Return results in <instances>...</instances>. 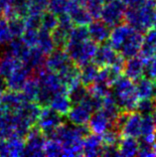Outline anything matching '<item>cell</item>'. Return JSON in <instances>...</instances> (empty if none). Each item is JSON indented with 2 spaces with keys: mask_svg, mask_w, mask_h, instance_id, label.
Returning <instances> with one entry per match:
<instances>
[{
  "mask_svg": "<svg viewBox=\"0 0 156 157\" xmlns=\"http://www.w3.org/2000/svg\"><path fill=\"white\" fill-rule=\"evenodd\" d=\"M0 58H1V56H0Z\"/></svg>",
  "mask_w": 156,
  "mask_h": 157,
  "instance_id": "57",
  "label": "cell"
},
{
  "mask_svg": "<svg viewBox=\"0 0 156 157\" xmlns=\"http://www.w3.org/2000/svg\"><path fill=\"white\" fill-rule=\"evenodd\" d=\"M152 147H153V151H154V154H155V156H156V142L153 144L152 145Z\"/></svg>",
  "mask_w": 156,
  "mask_h": 157,
  "instance_id": "53",
  "label": "cell"
},
{
  "mask_svg": "<svg viewBox=\"0 0 156 157\" xmlns=\"http://www.w3.org/2000/svg\"><path fill=\"white\" fill-rule=\"evenodd\" d=\"M35 47H37L39 50L42 51L46 56L54 50L55 45L54 42H53L51 32L44 28H39L38 36H37V43Z\"/></svg>",
  "mask_w": 156,
  "mask_h": 157,
  "instance_id": "27",
  "label": "cell"
},
{
  "mask_svg": "<svg viewBox=\"0 0 156 157\" xmlns=\"http://www.w3.org/2000/svg\"><path fill=\"white\" fill-rule=\"evenodd\" d=\"M118 54L117 51L110 46L109 43L106 44L101 43V46H97L96 54L93 57V64H96L98 68L108 67L114 63V61L117 59Z\"/></svg>",
  "mask_w": 156,
  "mask_h": 157,
  "instance_id": "14",
  "label": "cell"
},
{
  "mask_svg": "<svg viewBox=\"0 0 156 157\" xmlns=\"http://www.w3.org/2000/svg\"><path fill=\"white\" fill-rule=\"evenodd\" d=\"M88 31L89 39L97 44H101L108 40L110 27L101 20H94V21L92 20L88 25Z\"/></svg>",
  "mask_w": 156,
  "mask_h": 157,
  "instance_id": "19",
  "label": "cell"
},
{
  "mask_svg": "<svg viewBox=\"0 0 156 157\" xmlns=\"http://www.w3.org/2000/svg\"><path fill=\"white\" fill-rule=\"evenodd\" d=\"M35 75L36 78L38 80L40 88L47 90L54 96L60 93H67V86L63 84L57 73L52 72L46 67H44L35 73Z\"/></svg>",
  "mask_w": 156,
  "mask_h": 157,
  "instance_id": "7",
  "label": "cell"
},
{
  "mask_svg": "<svg viewBox=\"0 0 156 157\" xmlns=\"http://www.w3.org/2000/svg\"><path fill=\"white\" fill-rule=\"evenodd\" d=\"M25 101L20 92L6 90L0 94V110L6 113H16Z\"/></svg>",
  "mask_w": 156,
  "mask_h": 157,
  "instance_id": "11",
  "label": "cell"
},
{
  "mask_svg": "<svg viewBox=\"0 0 156 157\" xmlns=\"http://www.w3.org/2000/svg\"><path fill=\"white\" fill-rule=\"evenodd\" d=\"M31 75L32 73L21 63L9 76L5 78L7 90L20 92Z\"/></svg>",
  "mask_w": 156,
  "mask_h": 157,
  "instance_id": "13",
  "label": "cell"
},
{
  "mask_svg": "<svg viewBox=\"0 0 156 157\" xmlns=\"http://www.w3.org/2000/svg\"><path fill=\"white\" fill-rule=\"evenodd\" d=\"M7 24L11 34L14 38H20L26 29L24 18L21 17H16L15 16V17H11L9 19H7Z\"/></svg>",
  "mask_w": 156,
  "mask_h": 157,
  "instance_id": "37",
  "label": "cell"
},
{
  "mask_svg": "<svg viewBox=\"0 0 156 157\" xmlns=\"http://www.w3.org/2000/svg\"><path fill=\"white\" fill-rule=\"evenodd\" d=\"M87 124L75 125L72 123H61L50 138L62 144L63 156H79L83 154L84 138L89 133Z\"/></svg>",
  "mask_w": 156,
  "mask_h": 157,
  "instance_id": "1",
  "label": "cell"
},
{
  "mask_svg": "<svg viewBox=\"0 0 156 157\" xmlns=\"http://www.w3.org/2000/svg\"><path fill=\"white\" fill-rule=\"evenodd\" d=\"M110 86L112 88L110 90V94L116 101L120 109L129 113L133 111L138 101L133 81L129 80L125 76H120Z\"/></svg>",
  "mask_w": 156,
  "mask_h": 157,
  "instance_id": "3",
  "label": "cell"
},
{
  "mask_svg": "<svg viewBox=\"0 0 156 157\" xmlns=\"http://www.w3.org/2000/svg\"><path fill=\"white\" fill-rule=\"evenodd\" d=\"M29 1V13L42 14L47 10L50 0H28Z\"/></svg>",
  "mask_w": 156,
  "mask_h": 157,
  "instance_id": "45",
  "label": "cell"
},
{
  "mask_svg": "<svg viewBox=\"0 0 156 157\" xmlns=\"http://www.w3.org/2000/svg\"><path fill=\"white\" fill-rule=\"evenodd\" d=\"M58 24V16L52 13L51 11H44L41 14V28L52 31Z\"/></svg>",
  "mask_w": 156,
  "mask_h": 157,
  "instance_id": "40",
  "label": "cell"
},
{
  "mask_svg": "<svg viewBox=\"0 0 156 157\" xmlns=\"http://www.w3.org/2000/svg\"><path fill=\"white\" fill-rule=\"evenodd\" d=\"M37 36H38V30L34 29H25V31L20 38L29 48L35 47L37 43Z\"/></svg>",
  "mask_w": 156,
  "mask_h": 157,
  "instance_id": "46",
  "label": "cell"
},
{
  "mask_svg": "<svg viewBox=\"0 0 156 157\" xmlns=\"http://www.w3.org/2000/svg\"><path fill=\"white\" fill-rule=\"evenodd\" d=\"M29 51V47L22 41L21 38H13L6 45V52L22 62Z\"/></svg>",
  "mask_w": 156,
  "mask_h": 157,
  "instance_id": "28",
  "label": "cell"
},
{
  "mask_svg": "<svg viewBox=\"0 0 156 157\" xmlns=\"http://www.w3.org/2000/svg\"><path fill=\"white\" fill-rule=\"evenodd\" d=\"M108 1H110V0H105V2H108Z\"/></svg>",
  "mask_w": 156,
  "mask_h": 157,
  "instance_id": "56",
  "label": "cell"
},
{
  "mask_svg": "<svg viewBox=\"0 0 156 157\" xmlns=\"http://www.w3.org/2000/svg\"><path fill=\"white\" fill-rule=\"evenodd\" d=\"M49 106L64 117L71 109L72 104L67 96V93H60L52 98Z\"/></svg>",
  "mask_w": 156,
  "mask_h": 157,
  "instance_id": "31",
  "label": "cell"
},
{
  "mask_svg": "<svg viewBox=\"0 0 156 157\" xmlns=\"http://www.w3.org/2000/svg\"><path fill=\"white\" fill-rule=\"evenodd\" d=\"M137 155L141 157L155 156L152 145H149V144L144 143V142H139V150H138Z\"/></svg>",
  "mask_w": 156,
  "mask_h": 157,
  "instance_id": "49",
  "label": "cell"
},
{
  "mask_svg": "<svg viewBox=\"0 0 156 157\" xmlns=\"http://www.w3.org/2000/svg\"><path fill=\"white\" fill-rule=\"evenodd\" d=\"M135 86V92H136V96L139 98H154V85L153 80L150 78L141 77L138 78Z\"/></svg>",
  "mask_w": 156,
  "mask_h": 157,
  "instance_id": "26",
  "label": "cell"
},
{
  "mask_svg": "<svg viewBox=\"0 0 156 157\" xmlns=\"http://www.w3.org/2000/svg\"><path fill=\"white\" fill-rule=\"evenodd\" d=\"M98 73V67L93 63H89L80 67V82L86 86H92L94 82Z\"/></svg>",
  "mask_w": 156,
  "mask_h": 157,
  "instance_id": "30",
  "label": "cell"
},
{
  "mask_svg": "<svg viewBox=\"0 0 156 157\" xmlns=\"http://www.w3.org/2000/svg\"><path fill=\"white\" fill-rule=\"evenodd\" d=\"M124 20L139 33L156 28V4L151 0H145L136 7H129V9H125Z\"/></svg>",
  "mask_w": 156,
  "mask_h": 157,
  "instance_id": "2",
  "label": "cell"
},
{
  "mask_svg": "<svg viewBox=\"0 0 156 157\" xmlns=\"http://www.w3.org/2000/svg\"><path fill=\"white\" fill-rule=\"evenodd\" d=\"M125 5L120 0H110L102 5L100 17L109 27H114L124 20Z\"/></svg>",
  "mask_w": 156,
  "mask_h": 157,
  "instance_id": "6",
  "label": "cell"
},
{
  "mask_svg": "<svg viewBox=\"0 0 156 157\" xmlns=\"http://www.w3.org/2000/svg\"><path fill=\"white\" fill-rule=\"evenodd\" d=\"M76 2L74 0H50L47 9L57 16L68 14V12Z\"/></svg>",
  "mask_w": 156,
  "mask_h": 157,
  "instance_id": "36",
  "label": "cell"
},
{
  "mask_svg": "<svg viewBox=\"0 0 156 157\" xmlns=\"http://www.w3.org/2000/svg\"><path fill=\"white\" fill-rule=\"evenodd\" d=\"M145 72L150 78H156V56L145 63Z\"/></svg>",
  "mask_w": 156,
  "mask_h": 157,
  "instance_id": "48",
  "label": "cell"
},
{
  "mask_svg": "<svg viewBox=\"0 0 156 157\" xmlns=\"http://www.w3.org/2000/svg\"><path fill=\"white\" fill-rule=\"evenodd\" d=\"M88 127L92 133L101 135L104 132L112 128L113 122L101 109L93 111L88 122Z\"/></svg>",
  "mask_w": 156,
  "mask_h": 157,
  "instance_id": "12",
  "label": "cell"
},
{
  "mask_svg": "<svg viewBox=\"0 0 156 157\" xmlns=\"http://www.w3.org/2000/svg\"><path fill=\"white\" fill-rule=\"evenodd\" d=\"M39 82L36 78L30 76L26 81L25 85L23 86L22 90H20L22 97L26 101H35V98L39 90Z\"/></svg>",
  "mask_w": 156,
  "mask_h": 157,
  "instance_id": "34",
  "label": "cell"
},
{
  "mask_svg": "<svg viewBox=\"0 0 156 157\" xmlns=\"http://www.w3.org/2000/svg\"><path fill=\"white\" fill-rule=\"evenodd\" d=\"M120 139V133L114 128H109L101 134V140L104 145H116Z\"/></svg>",
  "mask_w": 156,
  "mask_h": 157,
  "instance_id": "41",
  "label": "cell"
},
{
  "mask_svg": "<svg viewBox=\"0 0 156 157\" xmlns=\"http://www.w3.org/2000/svg\"><path fill=\"white\" fill-rule=\"evenodd\" d=\"M2 16H3V11L1 8H0V18H2Z\"/></svg>",
  "mask_w": 156,
  "mask_h": 157,
  "instance_id": "54",
  "label": "cell"
},
{
  "mask_svg": "<svg viewBox=\"0 0 156 157\" xmlns=\"http://www.w3.org/2000/svg\"><path fill=\"white\" fill-rule=\"evenodd\" d=\"M7 90V86H6L5 78L0 75V94H1L4 90Z\"/></svg>",
  "mask_w": 156,
  "mask_h": 157,
  "instance_id": "51",
  "label": "cell"
},
{
  "mask_svg": "<svg viewBox=\"0 0 156 157\" xmlns=\"http://www.w3.org/2000/svg\"><path fill=\"white\" fill-rule=\"evenodd\" d=\"M151 1H152L153 3H155V4H156V0H151Z\"/></svg>",
  "mask_w": 156,
  "mask_h": 157,
  "instance_id": "55",
  "label": "cell"
},
{
  "mask_svg": "<svg viewBox=\"0 0 156 157\" xmlns=\"http://www.w3.org/2000/svg\"><path fill=\"white\" fill-rule=\"evenodd\" d=\"M71 64H73V62L64 48H55L46 56V61H45V67L57 74L62 72Z\"/></svg>",
  "mask_w": 156,
  "mask_h": 157,
  "instance_id": "9",
  "label": "cell"
},
{
  "mask_svg": "<svg viewBox=\"0 0 156 157\" xmlns=\"http://www.w3.org/2000/svg\"><path fill=\"white\" fill-rule=\"evenodd\" d=\"M135 31L134 29L129 26L128 24H118V25L114 26L112 31L109 33V45L112 46L114 50H118L122 46V44L125 42V40L131 35V33Z\"/></svg>",
  "mask_w": 156,
  "mask_h": 157,
  "instance_id": "18",
  "label": "cell"
},
{
  "mask_svg": "<svg viewBox=\"0 0 156 157\" xmlns=\"http://www.w3.org/2000/svg\"><path fill=\"white\" fill-rule=\"evenodd\" d=\"M139 150V141L130 136H124L117 143V151L120 156L132 157L136 156Z\"/></svg>",
  "mask_w": 156,
  "mask_h": 157,
  "instance_id": "25",
  "label": "cell"
},
{
  "mask_svg": "<svg viewBox=\"0 0 156 157\" xmlns=\"http://www.w3.org/2000/svg\"><path fill=\"white\" fill-rule=\"evenodd\" d=\"M29 1L28 0H10V3L3 10V17L9 19L11 17L25 18L29 14Z\"/></svg>",
  "mask_w": 156,
  "mask_h": 157,
  "instance_id": "22",
  "label": "cell"
},
{
  "mask_svg": "<svg viewBox=\"0 0 156 157\" xmlns=\"http://www.w3.org/2000/svg\"><path fill=\"white\" fill-rule=\"evenodd\" d=\"M69 17L71 18L74 25H85L88 26L93 19L89 10L84 5L75 3L68 12Z\"/></svg>",
  "mask_w": 156,
  "mask_h": 157,
  "instance_id": "23",
  "label": "cell"
},
{
  "mask_svg": "<svg viewBox=\"0 0 156 157\" xmlns=\"http://www.w3.org/2000/svg\"><path fill=\"white\" fill-rule=\"evenodd\" d=\"M45 61H46V55L37 47H31L21 63L32 74H35L45 67Z\"/></svg>",
  "mask_w": 156,
  "mask_h": 157,
  "instance_id": "17",
  "label": "cell"
},
{
  "mask_svg": "<svg viewBox=\"0 0 156 157\" xmlns=\"http://www.w3.org/2000/svg\"><path fill=\"white\" fill-rule=\"evenodd\" d=\"M151 117H152V118H153L154 124L156 127V98H155V101H154V109L152 111V113H151Z\"/></svg>",
  "mask_w": 156,
  "mask_h": 157,
  "instance_id": "52",
  "label": "cell"
},
{
  "mask_svg": "<svg viewBox=\"0 0 156 157\" xmlns=\"http://www.w3.org/2000/svg\"><path fill=\"white\" fill-rule=\"evenodd\" d=\"M141 121L142 115L139 113H129L126 121L120 128V133L122 136H130V137L138 138L141 135Z\"/></svg>",
  "mask_w": 156,
  "mask_h": 157,
  "instance_id": "16",
  "label": "cell"
},
{
  "mask_svg": "<svg viewBox=\"0 0 156 157\" xmlns=\"http://www.w3.org/2000/svg\"><path fill=\"white\" fill-rule=\"evenodd\" d=\"M102 143L101 135L96 133H89L84 138L83 141V154L88 157H96L102 154Z\"/></svg>",
  "mask_w": 156,
  "mask_h": 157,
  "instance_id": "21",
  "label": "cell"
},
{
  "mask_svg": "<svg viewBox=\"0 0 156 157\" xmlns=\"http://www.w3.org/2000/svg\"><path fill=\"white\" fill-rule=\"evenodd\" d=\"M145 72V62L141 58H137L136 56L127 59L124 62V73L126 78L131 81H137L138 78L143 77Z\"/></svg>",
  "mask_w": 156,
  "mask_h": 157,
  "instance_id": "20",
  "label": "cell"
},
{
  "mask_svg": "<svg viewBox=\"0 0 156 157\" xmlns=\"http://www.w3.org/2000/svg\"><path fill=\"white\" fill-rule=\"evenodd\" d=\"M89 94V88L82 84L81 82L69 86L67 90V96L72 105L80 104L88 97Z\"/></svg>",
  "mask_w": 156,
  "mask_h": 157,
  "instance_id": "29",
  "label": "cell"
},
{
  "mask_svg": "<svg viewBox=\"0 0 156 157\" xmlns=\"http://www.w3.org/2000/svg\"><path fill=\"white\" fill-rule=\"evenodd\" d=\"M63 153L62 144L53 138H47L44 146V155L46 156H61Z\"/></svg>",
  "mask_w": 156,
  "mask_h": 157,
  "instance_id": "39",
  "label": "cell"
},
{
  "mask_svg": "<svg viewBox=\"0 0 156 157\" xmlns=\"http://www.w3.org/2000/svg\"><path fill=\"white\" fill-rule=\"evenodd\" d=\"M61 123H63V115L51 109L50 106L41 107L38 119H37V127L43 132L46 138H50L53 132Z\"/></svg>",
  "mask_w": 156,
  "mask_h": 157,
  "instance_id": "5",
  "label": "cell"
},
{
  "mask_svg": "<svg viewBox=\"0 0 156 157\" xmlns=\"http://www.w3.org/2000/svg\"><path fill=\"white\" fill-rule=\"evenodd\" d=\"M93 111L86 102L83 101L80 104L72 105L71 109L66 114L70 123L75 125H84L88 124L91 118V115Z\"/></svg>",
  "mask_w": 156,
  "mask_h": 157,
  "instance_id": "10",
  "label": "cell"
},
{
  "mask_svg": "<svg viewBox=\"0 0 156 157\" xmlns=\"http://www.w3.org/2000/svg\"><path fill=\"white\" fill-rule=\"evenodd\" d=\"M89 39L88 27L85 25H75L69 34L68 41L73 42H84Z\"/></svg>",
  "mask_w": 156,
  "mask_h": 157,
  "instance_id": "38",
  "label": "cell"
},
{
  "mask_svg": "<svg viewBox=\"0 0 156 157\" xmlns=\"http://www.w3.org/2000/svg\"><path fill=\"white\" fill-rule=\"evenodd\" d=\"M104 4L105 0H86L84 6L89 10L93 18H98Z\"/></svg>",
  "mask_w": 156,
  "mask_h": 157,
  "instance_id": "44",
  "label": "cell"
},
{
  "mask_svg": "<svg viewBox=\"0 0 156 157\" xmlns=\"http://www.w3.org/2000/svg\"><path fill=\"white\" fill-rule=\"evenodd\" d=\"M97 48V44L89 39L84 42L68 41L67 44L65 45L64 50L68 54L73 63L80 68L93 61Z\"/></svg>",
  "mask_w": 156,
  "mask_h": 157,
  "instance_id": "4",
  "label": "cell"
},
{
  "mask_svg": "<svg viewBox=\"0 0 156 157\" xmlns=\"http://www.w3.org/2000/svg\"><path fill=\"white\" fill-rule=\"evenodd\" d=\"M142 41V33L133 31L131 33V35L125 40V42L122 44L120 50H118V52L120 53V56L124 57V59H129V58L137 56L141 49Z\"/></svg>",
  "mask_w": 156,
  "mask_h": 157,
  "instance_id": "15",
  "label": "cell"
},
{
  "mask_svg": "<svg viewBox=\"0 0 156 157\" xmlns=\"http://www.w3.org/2000/svg\"><path fill=\"white\" fill-rule=\"evenodd\" d=\"M40 110H41V106L37 102L25 101L19 107L18 110L16 111V113L33 126L36 124Z\"/></svg>",
  "mask_w": 156,
  "mask_h": 157,
  "instance_id": "24",
  "label": "cell"
},
{
  "mask_svg": "<svg viewBox=\"0 0 156 157\" xmlns=\"http://www.w3.org/2000/svg\"><path fill=\"white\" fill-rule=\"evenodd\" d=\"M21 64L17 58L13 57L8 53H5L0 58V75L6 78Z\"/></svg>",
  "mask_w": 156,
  "mask_h": 157,
  "instance_id": "33",
  "label": "cell"
},
{
  "mask_svg": "<svg viewBox=\"0 0 156 157\" xmlns=\"http://www.w3.org/2000/svg\"><path fill=\"white\" fill-rule=\"evenodd\" d=\"M120 1L124 4L125 6L128 7H136L138 5H140L145 0H120Z\"/></svg>",
  "mask_w": 156,
  "mask_h": 157,
  "instance_id": "50",
  "label": "cell"
},
{
  "mask_svg": "<svg viewBox=\"0 0 156 157\" xmlns=\"http://www.w3.org/2000/svg\"><path fill=\"white\" fill-rule=\"evenodd\" d=\"M26 29H34L38 30L41 28V14L37 13H29L24 18Z\"/></svg>",
  "mask_w": 156,
  "mask_h": 157,
  "instance_id": "47",
  "label": "cell"
},
{
  "mask_svg": "<svg viewBox=\"0 0 156 157\" xmlns=\"http://www.w3.org/2000/svg\"><path fill=\"white\" fill-rule=\"evenodd\" d=\"M135 109L141 115L151 114L154 109V101L152 98H139Z\"/></svg>",
  "mask_w": 156,
  "mask_h": 157,
  "instance_id": "43",
  "label": "cell"
},
{
  "mask_svg": "<svg viewBox=\"0 0 156 157\" xmlns=\"http://www.w3.org/2000/svg\"><path fill=\"white\" fill-rule=\"evenodd\" d=\"M13 38L8 27L7 19L0 18V46H6Z\"/></svg>",
  "mask_w": 156,
  "mask_h": 157,
  "instance_id": "42",
  "label": "cell"
},
{
  "mask_svg": "<svg viewBox=\"0 0 156 157\" xmlns=\"http://www.w3.org/2000/svg\"><path fill=\"white\" fill-rule=\"evenodd\" d=\"M7 148H8V156L18 157L24 155V138L18 137V136L12 135L6 138Z\"/></svg>",
  "mask_w": 156,
  "mask_h": 157,
  "instance_id": "35",
  "label": "cell"
},
{
  "mask_svg": "<svg viewBox=\"0 0 156 157\" xmlns=\"http://www.w3.org/2000/svg\"><path fill=\"white\" fill-rule=\"evenodd\" d=\"M0 56H1V55H0Z\"/></svg>",
  "mask_w": 156,
  "mask_h": 157,
  "instance_id": "58",
  "label": "cell"
},
{
  "mask_svg": "<svg viewBox=\"0 0 156 157\" xmlns=\"http://www.w3.org/2000/svg\"><path fill=\"white\" fill-rule=\"evenodd\" d=\"M58 75L61 78V81L63 82V84L68 89L69 86L80 82V68L73 63L70 66H68L65 70H63L62 72H60Z\"/></svg>",
  "mask_w": 156,
  "mask_h": 157,
  "instance_id": "32",
  "label": "cell"
},
{
  "mask_svg": "<svg viewBox=\"0 0 156 157\" xmlns=\"http://www.w3.org/2000/svg\"><path fill=\"white\" fill-rule=\"evenodd\" d=\"M46 140V136L38 127L32 126L24 138V155L44 156V146Z\"/></svg>",
  "mask_w": 156,
  "mask_h": 157,
  "instance_id": "8",
  "label": "cell"
}]
</instances>
